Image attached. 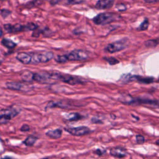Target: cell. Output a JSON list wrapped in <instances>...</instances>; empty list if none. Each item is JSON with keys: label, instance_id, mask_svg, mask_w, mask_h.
I'll return each mask as SVG.
<instances>
[{"label": "cell", "instance_id": "obj_27", "mask_svg": "<svg viewBox=\"0 0 159 159\" xmlns=\"http://www.w3.org/2000/svg\"><path fill=\"white\" fill-rule=\"evenodd\" d=\"M135 139H136V142H137L138 144H139V145L143 144L146 141L145 138L143 135H140V134H138L135 135Z\"/></svg>", "mask_w": 159, "mask_h": 159}, {"label": "cell", "instance_id": "obj_33", "mask_svg": "<svg viewBox=\"0 0 159 159\" xmlns=\"http://www.w3.org/2000/svg\"><path fill=\"white\" fill-rule=\"evenodd\" d=\"M29 130H30V127L28 124L22 125L20 128V131H22V132H27V131H29Z\"/></svg>", "mask_w": 159, "mask_h": 159}, {"label": "cell", "instance_id": "obj_19", "mask_svg": "<svg viewBox=\"0 0 159 159\" xmlns=\"http://www.w3.org/2000/svg\"><path fill=\"white\" fill-rule=\"evenodd\" d=\"M2 44L5 47L9 49H14V47H16V45H17V44L15 43L13 40L9 39H6V38H3L2 39Z\"/></svg>", "mask_w": 159, "mask_h": 159}, {"label": "cell", "instance_id": "obj_31", "mask_svg": "<svg viewBox=\"0 0 159 159\" xmlns=\"http://www.w3.org/2000/svg\"><path fill=\"white\" fill-rule=\"evenodd\" d=\"M94 153H95L96 155H98V156H101L103 155L104 153H106V150L104 149H97V150H95L93 152Z\"/></svg>", "mask_w": 159, "mask_h": 159}, {"label": "cell", "instance_id": "obj_18", "mask_svg": "<svg viewBox=\"0 0 159 159\" xmlns=\"http://www.w3.org/2000/svg\"><path fill=\"white\" fill-rule=\"evenodd\" d=\"M66 121H77L81 120L83 117L78 112H71L64 117Z\"/></svg>", "mask_w": 159, "mask_h": 159}, {"label": "cell", "instance_id": "obj_24", "mask_svg": "<svg viewBox=\"0 0 159 159\" xmlns=\"http://www.w3.org/2000/svg\"><path fill=\"white\" fill-rule=\"evenodd\" d=\"M54 59L57 63H65L67 61H69L68 60L66 55H58L54 58Z\"/></svg>", "mask_w": 159, "mask_h": 159}, {"label": "cell", "instance_id": "obj_22", "mask_svg": "<svg viewBox=\"0 0 159 159\" xmlns=\"http://www.w3.org/2000/svg\"><path fill=\"white\" fill-rule=\"evenodd\" d=\"M84 0H62V2L68 5H75L83 3Z\"/></svg>", "mask_w": 159, "mask_h": 159}, {"label": "cell", "instance_id": "obj_37", "mask_svg": "<svg viewBox=\"0 0 159 159\" xmlns=\"http://www.w3.org/2000/svg\"><path fill=\"white\" fill-rule=\"evenodd\" d=\"M2 159H11L10 158H8V157H6V158H2Z\"/></svg>", "mask_w": 159, "mask_h": 159}, {"label": "cell", "instance_id": "obj_36", "mask_svg": "<svg viewBox=\"0 0 159 159\" xmlns=\"http://www.w3.org/2000/svg\"><path fill=\"white\" fill-rule=\"evenodd\" d=\"M155 144L157 145V146H159V139H157L156 141H155Z\"/></svg>", "mask_w": 159, "mask_h": 159}, {"label": "cell", "instance_id": "obj_10", "mask_svg": "<svg viewBox=\"0 0 159 159\" xmlns=\"http://www.w3.org/2000/svg\"><path fill=\"white\" fill-rule=\"evenodd\" d=\"M3 28L8 33L25 32V25H21L20 24H16L14 25L11 24H5L3 26Z\"/></svg>", "mask_w": 159, "mask_h": 159}, {"label": "cell", "instance_id": "obj_39", "mask_svg": "<svg viewBox=\"0 0 159 159\" xmlns=\"http://www.w3.org/2000/svg\"><path fill=\"white\" fill-rule=\"evenodd\" d=\"M62 159H66V158H62Z\"/></svg>", "mask_w": 159, "mask_h": 159}, {"label": "cell", "instance_id": "obj_7", "mask_svg": "<svg viewBox=\"0 0 159 159\" xmlns=\"http://www.w3.org/2000/svg\"><path fill=\"white\" fill-rule=\"evenodd\" d=\"M8 89L14 91H21V92H29L31 89L30 86L25 83L16 81H9L5 83Z\"/></svg>", "mask_w": 159, "mask_h": 159}, {"label": "cell", "instance_id": "obj_12", "mask_svg": "<svg viewBox=\"0 0 159 159\" xmlns=\"http://www.w3.org/2000/svg\"><path fill=\"white\" fill-rule=\"evenodd\" d=\"M115 0H99L95 8L97 9H105L111 8L114 5Z\"/></svg>", "mask_w": 159, "mask_h": 159}, {"label": "cell", "instance_id": "obj_30", "mask_svg": "<svg viewBox=\"0 0 159 159\" xmlns=\"http://www.w3.org/2000/svg\"><path fill=\"white\" fill-rule=\"evenodd\" d=\"M11 14V11L8 10V9H3L1 10V15L5 19L8 16H9L10 14Z\"/></svg>", "mask_w": 159, "mask_h": 159}, {"label": "cell", "instance_id": "obj_8", "mask_svg": "<svg viewBox=\"0 0 159 159\" xmlns=\"http://www.w3.org/2000/svg\"><path fill=\"white\" fill-rule=\"evenodd\" d=\"M122 78L124 79V81L125 80L126 81H136L141 83H145V84H149L151 83L153 81V78L152 77H144L138 75H124V77H123Z\"/></svg>", "mask_w": 159, "mask_h": 159}, {"label": "cell", "instance_id": "obj_14", "mask_svg": "<svg viewBox=\"0 0 159 159\" xmlns=\"http://www.w3.org/2000/svg\"><path fill=\"white\" fill-rule=\"evenodd\" d=\"M70 106L69 102H65V101H49L46 108H67Z\"/></svg>", "mask_w": 159, "mask_h": 159}, {"label": "cell", "instance_id": "obj_9", "mask_svg": "<svg viewBox=\"0 0 159 159\" xmlns=\"http://www.w3.org/2000/svg\"><path fill=\"white\" fill-rule=\"evenodd\" d=\"M50 80H52V75L50 72H40L34 73V81L36 82L40 83H48Z\"/></svg>", "mask_w": 159, "mask_h": 159}, {"label": "cell", "instance_id": "obj_29", "mask_svg": "<svg viewBox=\"0 0 159 159\" xmlns=\"http://www.w3.org/2000/svg\"><path fill=\"white\" fill-rule=\"evenodd\" d=\"M103 119L101 118H100L98 116H94L91 119V121H92V123L93 124H103Z\"/></svg>", "mask_w": 159, "mask_h": 159}, {"label": "cell", "instance_id": "obj_21", "mask_svg": "<svg viewBox=\"0 0 159 159\" xmlns=\"http://www.w3.org/2000/svg\"><path fill=\"white\" fill-rule=\"evenodd\" d=\"M11 119L13 118L10 116L1 112V114H0V124H7Z\"/></svg>", "mask_w": 159, "mask_h": 159}, {"label": "cell", "instance_id": "obj_25", "mask_svg": "<svg viewBox=\"0 0 159 159\" xmlns=\"http://www.w3.org/2000/svg\"><path fill=\"white\" fill-rule=\"evenodd\" d=\"M149 25V22L148 19H145L143 21V22H142V23L141 24V25L139 26L138 30L140 31L146 30V29L148 28Z\"/></svg>", "mask_w": 159, "mask_h": 159}, {"label": "cell", "instance_id": "obj_17", "mask_svg": "<svg viewBox=\"0 0 159 159\" xmlns=\"http://www.w3.org/2000/svg\"><path fill=\"white\" fill-rule=\"evenodd\" d=\"M20 111H21L20 109H17L13 106H10L6 109H2L1 111V112L4 113V114H6V115H8L10 116L12 118H14L15 116H16L19 114Z\"/></svg>", "mask_w": 159, "mask_h": 159}, {"label": "cell", "instance_id": "obj_28", "mask_svg": "<svg viewBox=\"0 0 159 159\" xmlns=\"http://www.w3.org/2000/svg\"><path fill=\"white\" fill-rule=\"evenodd\" d=\"M104 60H106L110 65H116L117 63H118L119 62V60H118L114 58V57H108V58H104Z\"/></svg>", "mask_w": 159, "mask_h": 159}, {"label": "cell", "instance_id": "obj_16", "mask_svg": "<svg viewBox=\"0 0 159 159\" xmlns=\"http://www.w3.org/2000/svg\"><path fill=\"white\" fill-rule=\"evenodd\" d=\"M47 137L54 139H60L62 135V130L60 129H55L54 130H49L45 133Z\"/></svg>", "mask_w": 159, "mask_h": 159}, {"label": "cell", "instance_id": "obj_40", "mask_svg": "<svg viewBox=\"0 0 159 159\" xmlns=\"http://www.w3.org/2000/svg\"><path fill=\"white\" fill-rule=\"evenodd\" d=\"M158 80H159V78H158Z\"/></svg>", "mask_w": 159, "mask_h": 159}, {"label": "cell", "instance_id": "obj_2", "mask_svg": "<svg viewBox=\"0 0 159 159\" xmlns=\"http://www.w3.org/2000/svg\"><path fill=\"white\" fill-rule=\"evenodd\" d=\"M130 40L128 38H123L119 40L109 44L104 48V51L108 53H115L127 48L129 45Z\"/></svg>", "mask_w": 159, "mask_h": 159}, {"label": "cell", "instance_id": "obj_32", "mask_svg": "<svg viewBox=\"0 0 159 159\" xmlns=\"http://www.w3.org/2000/svg\"><path fill=\"white\" fill-rule=\"evenodd\" d=\"M117 9L119 11H125L126 10V6L123 4V3H120V4H118V5H116V6Z\"/></svg>", "mask_w": 159, "mask_h": 159}, {"label": "cell", "instance_id": "obj_4", "mask_svg": "<svg viewBox=\"0 0 159 159\" xmlns=\"http://www.w3.org/2000/svg\"><path fill=\"white\" fill-rule=\"evenodd\" d=\"M32 56L31 63L37 64L40 63H46L54 57V54L51 52H45L44 53H33Z\"/></svg>", "mask_w": 159, "mask_h": 159}, {"label": "cell", "instance_id": "obj_15", "mask_svg": "<svg viewBox=\"0 0 159 159\" xmlns=\"http://www.w3.org/2000/svg\"><path fill=\"white\" fill-rule=\"evenodd\" d=\"M34 73L29 70H24L20 74V77L23 82L34 81Z\"/></svg>", "mask_w": 159, "mask_h": 159}, {"label": "cell", "instance_id": "obj_6", "mask_svg": "<svg viewBox=\"0 0 159 159\" xmlns=\"http://www.w3.org/2000/svg\"><path fill=\"white\" fill-rule=\"evenodd\" d=\"M65 131L75 136H81L92 132L91 129L87 126H78L75 127H65Z\"/></svg>", "mask_w": 159, "mask_h": 159}, {"label": "cell", "instance_id": "obj_23", "mask_svg": "<svg viewBox=\"0 0 159 159\" xmlns=\"http://www.w3.org/2000/svg\"><path fill=\"white\" fill-rule=\"evenodd\" d=\"M25 32L29 31H34L37 29V26L36 24H34V22H28L27 25H25Z\"/></svg>", "mask_w": 159, "mask_h": 159}, {"label": "cell", "instance_id": "obj_5", "mask_svg": "<svg viewBox=\"0 0 159 159\" xmlns=\"http://www.w3.org/2000/svg\"><path fill=\"white\" fill-rule=\"evenodd\" d=\"M66 55L69 61H83L88 57L86 52L80 49L74 50Z\"/></svg>", "mask_w": 159, "mask_h": 159}, {"label": "cell", "instance_id": "obj_26", "mask_svg": "<svg viewBox=\"0 0 159 159\" xmlns=\"http://www.w3.org/2000/svg\"><path fill=\"white\" fill-rule=\"evenodd\" d=\"M158 44V40H154V39L148 40L145 43L146 46L147 47H155L157 46Z\"/></svg>", "mask_w": 159, "mask_h": 159}, {"label": "cell", "instance_id": "obj_38", "mask_svg": "<svg viewBox=\"0 0 159 159\" xmlns=\"http://www.w3.org/2000/svg\"><path fill=\"white\" fill-rule=\"evenodd\" d=\"M42 159H49V158H42Z\"/></svg>", "mask_w": 159, "mask_h": 159}, {"label": "cell", "instance_id": "obj_20", "mask_svg": "<svg viewBox=\"0 0 159 159\" xmlns=\"http://www.w3.org/2000/svg\"><path fill=\"white\" fill-rule=\"evenodd\" d=\"M37 138L34 135H29L28 138H26V139L22 142L25 146H28V147H31L34 145V144L37 141Z\"/></svg>", "mask_w": 159, "mask_h": 159}, {"label": "cell", "instance_id": "obj_35", "mask_svg": "<svg viewBox=\"0 0 159 159\" xmlns=\"http://www.w3.org/2000/svg\"><path fill=\"white\" fill-rule=\"evenodd\" d=\"M3 36V31H2V29L0 28V37H2Z\"/></svg>", "mask_w": 159, "mask_h": 159}, {"label": "cell", "instance_id": "obj_34", "mask_svg": "<svg viewBox=\"0 0 159 159\" xmlns=\"http://www.w3.org/2000/svg\"><path fill=\"white\" fill-rule=\"evenodd\" d=\"M144 2L147 3H156L159 2V0H144Z\"/></svg>", "mask_w": 159, "mask_h": 159}, {"label": "cell", "instance_id": "obj_11", "mask_svg": "<svg viewBox=\"0 0 159 159\" xmlns=\"http://www.w3.org/2000/svg\"><path fill=\"white\" fill-rule=\"evenodd\" d=\"M109 153L111 156L118 158H122L127 155V150L121 147H115L110 149Z\"/></svg>", "mask_w": 159, "mask_h": 159}, {"label": "cell", "instance_id": "obj_1", "mask_svg": "<svg viewBox=\"0 0 159 159\" xmlns=\"http://www.w3.org/2000/svg\"><path fill=\"white\" fill-rule=\"evenodd\" d=\"M51 75L52 80H58L70 85L83 84L85 82L83 78L69 74H65L60 72H53L51 73Z\"/></svg>", "mask_w": 159, "mask_h": 159}, {"label": "cell", "instance_id": "obj_13", "mask_svg": "<svg viewBox=\"0 0 159 159\" xmlns=\"http://www.w3.org/2000/svg\"><path fill=\"white\" fill-rule=\"evenodd\" d=\"M16 59L22 63L28 65L31 63L32 56L27 52H19L16 55Z\"/></svg>", "mask_w": 159, "mask_h": 159}, {"label": "cell", "instance_id": "obj_3", "mask_svg": "<svg viewBox=\"0 0 159 159\" xmlns=\"http://www.w3.org/2000/svg\"><path fill=\"white\" fill-rule=\"evenodd\" d=\"M119 17V16L115 13H103L96 16L93 19V21L95 25H105L115 21Z\"/></svg>", "mask_w": 159, "mask_h": 159}]
</instances>
